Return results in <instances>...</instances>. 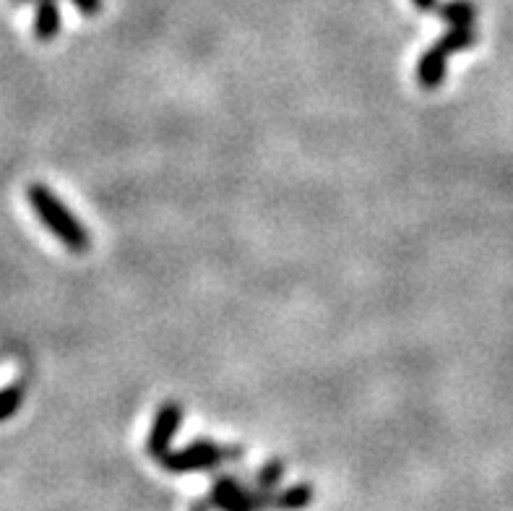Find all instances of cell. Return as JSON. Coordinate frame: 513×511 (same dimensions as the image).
<instances>
[{
	"label": "cell",
	"instance_id": "cell-4",
	"mask_svg": "<svg viewBox=\"0 0 513 511\" xmlns=\"http://www.w3.org/2000/svg\"><path fill=\"white\" fill-rule=\"evenodd\" d=\"M180 423H183V407L178 402H165L154 415L152 431H149V441H146V454L159 459L170 452V444L175 433H178Z\"/></svg>",
	"mask_w": 513,
	"mask_h": 511
},
{
	"label": "cell",
	"instance_id": "cell-6",
	"mask_svg": "<svg viewBox=\"0 0 513 511\" xmlns=\"http://www.w3.org/2000/svg\"><path fill=\"white\" fill-rule=\"evenodd\" d=\"M58 0H34V37L40 42H53L60 34Z\"/></svg>",
	"mask_w": 513,
	"mask_h": 511
},
{
	"label": "cell",
	"instance_id": "cell-3",
	"mask_svg": "<svg viewBox=\"0 0 513 511\" xmlns=\"http://www.w3.org/2000/svg\"><path fill=\"white\" fill-rule=\"evenodd\" d=\"M274 493L248 491V488H243L240 480L232 478V475H224V478L214 480V488H211V504H214V509L219 511H264V509H271Z\"/></svg>",
	"mask_w": 513,
	"mask_h": 511
},
{
	"label": "cell",
	"instance_id": "cell-14",
	"mask_svg": "<svg viewBox=\"0 0 513 511\" xmlns=\"http://www.w3.org/2000/svg\"><path fill=\"white\" fill-rule=\"evenodd\" d=\"M16 6H24V3H29V0H14Z\"/></svg>",
	"mask_w": 513,
	"mask_h": 511
},
{
	"label": "cell",
	"instance_id": "cell-13",
	"mask_svg": "<svg viewBox=\"0 0 513 511\" xmlns=\"http://www.w3.org/2000/svg\"><path fill=\"white\" fill-rule=\"evenodd\" d=\"M412 3H415V8L422 11V14H433L441 6V0H412Z\"/></svg>",
	"mask_w": 513,
	"mask_h": 511
},
{
	"label": "cell",
	"instance_id": "cell-9",
	"mask_svg": "<svg viewBox=\"0 0 513 511\" xmlns=\"http://www.w3.org/2000/svg\"><path fill=\"white\" fill-rule=\"evenodd\" d=\"M474 42H477V29L474 27H448V32L443 34L441 40L435 42V45L441 47L446 55H456L469 50Z\"/></svg>",
	"mask_w": 513,
	"mask_h": 511
},
{
	"label": "cell",
	"instance_id": "cell-5",
	"mask_svg": "<svg viewBox=\"0 0 513 511\" xmlns=\"http://www.w3.org/2000/svg\"><path fill=\"white\" fill-rule=\"evenodd\" d=\"M446 63L448 55L443 53L438 45H430L425 53L420 55V63H417V81H420L422 89H438L446 79Z\"/></svg>",
	"mask_w": 513,
	"mask_h": 511
},
{
	"label": "cell",
	"instance_id": "cell-12",
	"mask_svg": "<svg viewBox=\"0 0 513 511\" xmlns=\"http://www.w3.org/2000/svg\"><path fill=\"white\" fill-rule=\"evenodd\" d=\"M76 11L84 16H99L102 14V8H105V0H71Z\"/></svg>",
	"mask_w": 513,
	"mask_h": 511
},
{
	"label": "cell",
	"instance_id": "cell-10",
	"mask_svg": "<svg viewBox=\"0 0 513 511\" xmlns=\"http://www.w3.org/2000/svg\"><path fill=\"white\" fill-rule=\"evenodd\" d=\"M284 478V462L282 459H271L266 462L261 470H258V478H256V491H266V493H274L279 488Z\"/></svg>",
	"mask_w": 513,
	"mask_h": 511
},
{
	"label": "cell",
	"instance_id": "cell-7",
	"mask_svg": "<svg viewBox=\"0 0 513 511\" xmlns=\"http://www.w3.org/2000/svg\"><path fill=\"white\" fill-rule=\"evenodd\" d=\"M438 16L448 27H474L477 21V6L472 0H446L438 6Z\"/></svg>",
	"mask_w": 513,
	"mask_h": 511
},
{
	"label": "cell",
	"instance_id": "cell-8",
	"mask_svg": "<svg viewBox=\"0 0 513 511\" xmlns=\"http://www.w3.org/2000/svg\"><path fill=\"white\" fill-rule=\"evenodd\" d=\"M313 501V488L308 483L292 485L287 491L274 493V501H271V509L274 511H303L305 506Z\"/></svg>",
	"mask_w": 513,
	"mask_h": 511
},
{
	"label": "cell",
	"instance_id": "cell-11",
	"mask_svg": "<svg viewBox=\"0 0 513 511\" xmlns=\"http://www.w3.org/2000/svg\"><path fill=\"white\" fill-rule=\"evenodd\" d=\"M21 405H24V389H21V386H6V389H0V423L6 418H11L14 412H19Z\"/></svg>",
	"mask_w": 513,
	"mask_h": 511
},
{
	"label": "cell",
	"instance_id": "cell-1",
	"mask_svg": "<svg viewBox=\"0 0 513 511\" xmlns=\"http://www.w3.org/2000/svg\"><path fill=\"white\" fill-rule=\"evenodd\" d=\"M29 206L34 209V214L40 217L42 225L55 235V238L73 253H84L92 246V238H89V230L81 222L79 217H73V212L68 209L63 201L55 196L45 183H32L27 188Z\"/></svg>",
	"mask_w": 513,
	"mask_h": 511
},
{
	"label": "cell",
	"instance_id": "cell-2",
	"mask_svg": "<svg viewBox=\"0 0 513 511\" xmlns=\"http://www.w3.org/2000/svg\"><path fill=\"white\" fill-rule=\"evenodd\" d=\"M237 457H240L237 446H219L209 438H196L193 444L183 446L178 452H167L165 457L159 459V465L165 467L167 472H204Z\"/></svg>",
	"mask_w": 513,
	"mask_h": 511
}]
</instances>
